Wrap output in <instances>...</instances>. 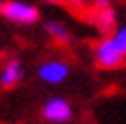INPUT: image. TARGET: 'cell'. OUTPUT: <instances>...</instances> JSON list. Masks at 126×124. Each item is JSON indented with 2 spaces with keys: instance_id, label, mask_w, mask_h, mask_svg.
I'll use <instances>...</instances> for the list:
<instances>
[{
  "instance_id": "cell-1",
  "label": "cell",
  "mask_w": 126,
  "mask_h": 124,
  "mask_svg": "<svg viewBox=\"0 0 126 124\" xmlns=\"http://www.w3.org/2000/svg\"><path fill=\"white\" fill-rule=\"evenodd\" d=\"M0 13L13 24L33 26L39 22V9L33 2H26V0H4Z\"/></svg>"
},
{
  "instance_id": "cell-2",
  "label": "cell",
  "mask_w": 126,
  "mask_h": 124,
  "mask_svg": "<svg viewBox=\"0 0 126 124\" xmlns=\"http://www.w3.org/2000/svg\"><path fill=\"white\" fill-rule=\"evenodd\" d=\"M124 54L120 52V48L113 44L111 35H104V37L94 46V61L98 68L102 70H117L124 65Z\"/></svg>"
},
{
  "instance_id": "cell-3",
  "label": "cell",
  "mask_w": 126,
  "mask_h": 124,
  "mask_svg": "<svg viewBox=\"0 0 126 124\" xmlns=\"http://www.w3.org/2000/svg\"><path fill=\"white\" fill-rule=\"evenodd\" d=\"M91 24L96 26L100 33H113L117 28V15L111 4V0H94L91 2Z\"/></svg>"
},
{
  "instance_id": "cell-4",
  "label": "cell",
  "mask_w": 126,
  "mask_h": 124,
  "mask_svg": "<svg viewBox=\"0 0 126 124\" xmlns=\"http://www.w3.org/2000/svg\"><path fill=\"white\" fill-rule=\"evenodd\" d=\"M41 118L50 124H65L74 118V107L61 96H52L41 107Z\"/></svg>"
},
{
  "instance_id": "cell-5",
  "label": "cell",
  "mask_w": 126,
  "mask_h": 124,
  "mask_svg": "<svg viewBox=\"0 0 126 124\" xmlns=\"http://www.w3.org/2000/svg\"><path fill=\"white\" fill-rule=\"evenodd\" d=\"M37 76L46 85H61L70 76V63L63 61V59H48V61L39 63Z\"/></svg>"
},
{
  "instance_id": "cell-6",
  "label": "cell",
  "mask_w": 126,
  "mask_h": 124,
  "mask_svg": "<svg viewBox=\"0 0 126 124\" xmlns=\"http://www.w3.org/2000/svg\"><path fill=\"white\" fill-rule=\"evenodd\" d=\"M24 78V68L17 59H7L4 65L0 68V87L2 89H11V87L20 85Z\"/></svg>"
},
{
  "instance_id": "cell-7",
  "label": "cell",
  "mask_w": 126,
  "mask_h": 124,
  "mask_svg": "<svg viewBox=\"0 0 126 124\" xmlns=\"http://www.w3.org/2000/svg\"><path fill=\"white\" fill-rule=\"evenodd\" d=\"M46 33H48L54 41H59V44H70V41H72L70 28L63 24V22H57V20L46 22Z\"/></svg>"
},
{
  "instance_id": "cell-8",
  "label": "cell",
  "mask_w": 126,
  "mask_h": 124,
  "mask_svg": "<svg viewBox=\"0 0 126 124\" xmlns=\"http://www.w3.org/2000/svg\"><path fill=\"white\" fill-rule=\"evenodd\" d=\"M111 39H113V44L120 48V52L126 57V24H120L115 28L113 33H111Z\"/></svg>"
},
{
  "instance_id": "cell-9",
  "label": "cell",
  "mask_w": 126,
  "mask_h": 124,
  "mask_svg": "<svg viewBox=\"0 0 126 124\" xmlns=\"http://www.w3.org/2000/svg\"><path fill=\"white\" fill-rule=\"evenodd\" d=\"M63 2H67L70 7H85L89 0H63Z\"/></svg>"
},
{
  "instance_id": "cell-10",
  "label": "cell",
  "mask_w": 126,
  "mask_h": 124,
  "mask_svg": "<svg viewBox=\"0 0 126 124\" xmlns=\"http://www.w3.org/2000/svg\"><path fill=\"white\" fill-rule=\"evenodd\" d=\"M41 2H46V4H59V2H63V0H41Z\"/></svg>"
},
{
  "instance_id": "cell-11",
  "label": "cell",
  "mask_w": 126,
  "mask_h": 124,
  "mask_svg": "<svg viewBox=\"0 0 126 124\" xmlns=\"http://www.w3.org/2000/svg\"><path fill=\"white\" fill-rule=\"evenodd\" d=\"M2 4H4V0H0V11H2Z\"/></svg>"
}]
</instances>
